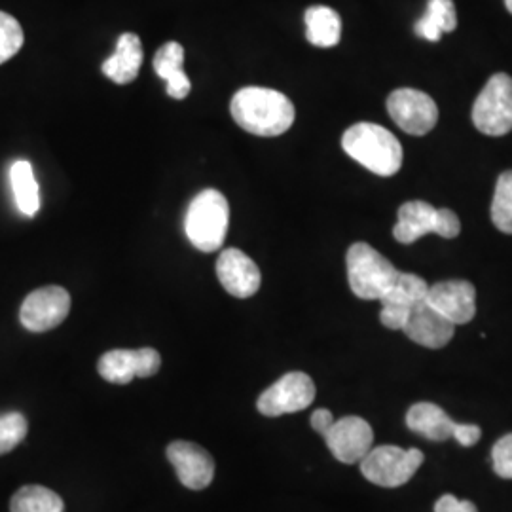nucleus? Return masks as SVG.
Listing matches in <instances>:
<instances>
[{"label":"nucleus","instance_id":"7ed1b4c3","mask_svg":"<svg viewBox=\"0 0 512 512\" xmlns=\"http://www.w3.org/2000/svg\"><path fill=\"white\" fill-rule=\"evenodd\" d=\"M230 224V205L215 188L200 192L186 211L184 230L190 243L202 253H215L226 241Z\"/></svg>","mask_w":512,"mask_h":512},{"label":"nucleus","instance_id":"9d476101","mask_svg":"<svg viewBox=\"0 0 512 512\" xmlns=\"http://www.w3.org/2000/svg\"><path fill=\"white\" fill-rule=\"evenodd\" d=\"M71 311V294L50 285L29 294L19 310V321L29 332H48L59 327Z\"/></svg>","mask_w":512,"mask_h":512},{"label":"nucleus","instance_id":"a211bd4d","mask_svg":"<svg viewBox=\"0 0 512 512\" xmlns=\"http://www.w3.org/2000/svg\"><path fill=\"white\" fill-rule=\"evenodd\" d=\"M143 65V44L141 38L133 33H124L118 38L116 50L109 59L103 63L101 71L110 78L114 84H129L133 82Z\"/></svg>","mask_w":512,"mask_h":512},{"label":"nucleus","instance_id":"6ab92c4d","mask_svg":"<svg viewBox=\"0 0 512 512\" xmlns=\"http://www.w3.org/2000/svg\"><path fill=\"white\" fill-rule=\"evenodd\" d=\"M154 71L167 82L165 92L181 101L192 90L190 78L184 73V48L179 42H165L154 55Z\"/></svg>","mask_w":512,"mask_h":512},{"label":"nucleus","instance_id":"9b49d317","mask_svg":"<svg viewBox=\"0 0 512 512\" xmlns=\"http://www.w3.org/2000/svg\"><path fill=\"white\" fill-rule=\"evenodd\" d=\"M162 366V357L156 349H112L101 355L97 370L110 384L126 385L133 378H150Z\"/></svg>","mask_w":512,"mask_h":512},{"label":"nucleus","instance_id":"cd10ccee","mask_svg":"<svg viewBox=\"0 0 512 512\" xmlns=\"http://www.w3.org/2000/svg\"><path fill=\"white\" fill-rule=\"evenodd\" d=\"M492 463L495 475L503 480H512V433L495 442L492 448Z\"/></svg>","mask_w":512,"mask_h":512},{"label":"nucleus","instance_id":"2eb2a0df","mask_svg":"<svg viewBox=\"0 0 512 512\" xmlns=\"http://www.w3.org/2000/svg\"><path fill=\"white\" fill-rule=\"evenodd\" d=\"M167 459L183 486L190 490H205L215 478V461L207 450L194 442L175 440L167 446Z\"/></svg>","mask_w":512,"mask_h":512},{"label":"nucleus","instance_id":"c85d7f7f","mask_svg":"<svg viewBox=\"0 0 512 512\" xmlns=\"http://www.w3.org/2000/svg\"><path fill=\"white\" fill-rule=\"evenodd\" d=\"M435 512H478V509L471 501H461L456 495L446 494L435 503Z\"/></svg>","mask_w":512,"mask_h":512},{"label":"nucleus","instance_id":"1a4fd4ad","mask_svg":"<svg viewBox=\"0 0 512 512\" xmlns=\"http://www.w3.org/2000/svg\"><path fill=\"white\" fill-rule=\"evenodd\" d=\"M387 112L410 135H427L439 122L437 103L420 90L401 88L387 97Z\"/></svg>","mask_w":512,"mask_h":512},{"label":"nucleus","instance_id":"f03ea898","mask_svg":"<svg viewBox=\"0 0 512 512\" xmlns=\"http://www.w3.org/2000/svg\"><path fill=\"white\" fill-rule=\"evenodd\" d=\"M342 148L355 162L380 177H393L403 167L404 152L399 139L378 124L361 122L346 129Z\"/></svg>","mask_w":512,"mask_h":512},{"label":"nucleus","instance_id":"f257e3e1","mask_svg":"<svg viewBox=\"0 0 512 512\" xmlns=\"http://www.w3.org/2000/svg\"><path fill=\"white\" fill-rule=\"evenodd\" d=\"M232 118L239 128L258 137H277L294 124L296 110L291 99L270 88H243L232 97Z\"/></svg>","mask_w":512,"mask_h":512},{"label":"nucleus","instance_id":"a878e982","mask_svg":"<svg viewBox=\"0 0 512 512\" xmlns=\"http://www.w3.org/2000/svg\"><path fill=\"white\" fill-rule=\"evenodd\" d=\"M27 420L19 412H8L0 416V456L12 452L27 437Z\"/></svg>","mask_w":512,"mask_h":512},{"label":"nucleus","instance_id":"393cba45","mask_svg":"<svg viewBox=\"0 0 512 512\" xmlns=\"http://www.w3.org/2000/svg\"><path fill=\"white\" fill-rule=\"evenodd\" d=\"M492 222L499 232L512 236V171H503L495 184Z\"/></svg>","mask_w":512,"mask_h":512},{"label":"nucleus","instance_id":"0eeeda50","mask_svg":"<svg viewBox=\"0 0 512 512\" xmlns=\"http://www.w3.org/2000/svg\"><path fill=\"white\" fill-rule=\"evenodd\" d=\"M475 128L492 137H501L512 131V78L497 73L486 82L484 90L473 105Z\"/></svg>","mask_w":512,"mask_h":512},{"label":"nucleus","instance_id":"f3484780","mask_svg":"<svg viewBox=\"0 0 512 512\" xmlns=\"http://www.w3.org/2000/svg\"><path fill=\"white\" fill-rule=\"evenodd\" d=\"M403 332L423 348L442 349L452 342L456 325L440 315L431 304H427V300H423L410 313Z\"/></svg>","mask_w":512,"mask_h":512},{"label":"nucleus","instance_id":"ddd939ff","mask_svg":"<svg viewBox=\"0 0 512 512\" xmlns=\"http://www.w3.org/2000/svg\"><path fill=\"white\" fill-rule=\"evenodd\" d=\"M332 456L353 465L365 458L374 442V431L368 421L359 416H346L342 420H334L329 431L323 435Z\"/></svg>","mask_w":512,"mask_h":512},{"label":"nucleus","instance_id":"412c9836","mask_svg":"<svg viewBox=\"0 0 512 512\" xmlns=\"http://www.w3.org/2000/svg\"><path fill=\"white\" fill-rule=\"evenodd\" d=\"M306 38L317 48H332L342 38V19L329 6H310L306 10Z\"/></svg>","mask_w":512,"mask_h":512},{"label":"nucleus","instance_id":"bb28decb","mask_svg":"<svg viewBox=\"0 0 512 512\" xmlns=\"http://www.w3.org/2000/svg\"><path fill=\"white\" fill-rule=\"evenodd\" d=\"M23 29L18 19L0 12V65L12 59L23 48Z\"/></svg>","mask_w":512,"mask_h":512},{"label":"nucleus","instance_id":"5701e85b","mask_svg":"<svg viewBox=\"0 0 512 512\" xmlns=\"http://www.w3.org/2000/svg\"><path fill=\"white\" fill-rule=\"evenodd\" d=\"M10 183L19 211L25 217H35L40 211V192L33 165L27 160H18L10 167Z\"/></svg>","mask_w":512,"mask_h":512},{"label":"nucleus","instance_id":"39448f33","mask_svg":"<svg viewBox=\"0 0 512 512\" xmlns=\"http://www.w3.org/2000/svg\"><path fill=\"white\" fill-rule=\"evenodd\" d=\"M461 222L452 209H437L427 202H406L399 209V220L393 228V236L404 245H412L425 234H437L440 238H458Z\"/></svg>","mask_w":512,"mask_h":512},{"label":"nucleus","instance_id":"2f4dec72","mask_svg":"<svg viewBox=\"0 0 512 512\" xmlns=\"http://www.w3.org/2000/svg\"><path fill=\"white\" fill-rule=\"evenodd\" d=\"M505 6H507V10L512 14V0H505Z\"/></svg>","mask_w":512,"mask_h":512},{"label":"nucleus","instance_id":"6e6552de","mask_svg":"<svg viewBox=\"0 0 512 512\" xmlns=\"http://www.w3.org/2000/svg\"><path fill=\"white\" fill-rule=\"evenodd\" d=\"M315 384L304 372H289L270 385L256 401L262 416L277 418L306 410L315 401Z\"/></svg>","mask_w":512,"mask_h":512},{"label":"nucleus","instance_id":"7c9ffc66","mask_svg":"<svg viewBox=\"0 0 512 512\" xmlns=\"http://www.w3.org/2000/svg\"><path fill=\"white\" fill-rule=\"evenodd\" d=\"M332 423H334V416H332V412L327 410V408H319V410H315V412L311 414V427H313V431H317L321 437L329 431V427Z\"/></svg>","mask_w":512,"mask_h":512},{"label":"nucleus","instance_id":"dca6fc26","mask_svg":"<svg viewBox=\"0 0 512 512\" xmlns=\"http://www.w3.org/2000/svg\"><path fill=\"white\" fill-rule=\"evenodd\" d=\"M217 277L226 293L236 298H251L258 293L262 275L253 258L239 249H224L217 260Z\"/></svg>","mask_w":512,"mask_h":512},{"label":"nucleus","instance_id":"423d86ee","mask_svg":"<svg viewBox=\"0 0 512 512\" xmlns=\"http://www.w3.org/2000/svg\"><path fill=\"white\" fill-rule=\"evenodd\" d=\"M423 459L425 458L418 448L403 450L399 446L385 444L370 448V452L359 461V465L368 482L382 488H399L418 473Z\"/></svg>","mask_w":512,"mask_h":512},{"label":"nucleus","instance_id":"20e7f679","mask_svg":"<svg viewBox=\"0 0 512 512\" xmlns=\"http://www.w3.org/2000/svg\"><path fill=\"white\" fill-rule=\"evenodd\" d=\"M346 264L349 287L361 300H380L401 274L384 255L363 241L349 247Z\"/></svg>","mask_w":512,"mask_h":512},{"label":"nucleus","instance_id":"f8f14e48","mask_svg":"<svg viewBox=\"0 0 512 512\" xmlns=\"http://www.w3.org/2000/svg\"><path fill=\"white\" fill-rule=\"evenodd\" d=\"M429 285L416 274H399L393 287L380 298V321L385 329L403 330L412 310L427 298Z\"/></svg>","mask_w":512,"mask_h":512},{"label":"nucleus","instance_id":"4be33fe9","mask_svg":"<svg viewBox=\"0 0 512 512\" xmlns=\"http://www.w3.org/2000/svg\"><path fill=\"white\" fill-rule=\"evenodd\" d=\"M458 27V14L454 0H429L425 16L416 23V35L429 42H439L444 33Z\"/></svg>","mask_w":512,"mask_h":512},{"label":"nucleus","instance_id":"aec40b11","mask_svg":"<svg viewBox=\"0 0 512 512\" xmlns=\"http://www.w3.org/2000/svg\"><path fill=\"white\" fill-rule=\"evenodd\" d=\"M406 425L410 431L433 442L454 439L458 423L452 420L440 406L433 403H416L406 414Z\"/></svg>","mask_w":512,"mask_h":512},{"label":"nucleus","instance_id":"b1692460","mask_svg":"<svg viewBox=\"0 0 512 512\" xmlns=\"http://www.w3.org/2000/svg\"><path fill=\"white\" fill-rule=\"evenodd\" d=\"M10 512H65L63 499L44 486H23L10 501Z\"/></svg>","mask_w":512,"mask_h":512},{"label":"nucleus","instance_id":"4468645a","mask_svg":"<svg viewBox=\"0 0 512 512\" xmlns=\"http://www.w3.org/2000/svg\"><path fill=\"white\" fill-rule=\"evenodd\" d=\"M425 300L456 327L467 325L475 319L476 289L469 281L452 279L429 285Z\"/></svg>","mask_w":512,"mask_h":512},{"label":"nucleus","instance_id":"c756f323","mask_svg":"<svg viewBox=\"0 0 512 512\" xmlns=\"http://www.w3.org/2000/svg\"><path fill=\"white\" fill-rule=\"evenodd\" d=\"M482 437V429L473 423H458L454 431V439L458 440L463 448H471Z\"/></svg>","mask_w":512,"mask_h":512}]
</instances>
